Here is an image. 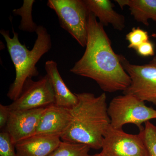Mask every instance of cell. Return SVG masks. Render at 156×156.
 I'll return each mask as SVG.
<instances>
[{
  "label": "cell",
  "instance_id": "obj_1",
  "mask_svg": "<svg viewBox=\"0 0 156 156\" xmlns=\"http://www.w3.org/2000/svg\"><path fill=\"white\" fill-rule=\"evenodd\" d=\"M70 72L94 80L104 92L125 91L131 80L123 68L120 54L115 53L104 26L90 13L88 38L83 55Z\"/></svg>",
  "mask_w": 156,
  "mask_h": 156
},
{
  "label": "cell",
  "instance_id": "obj_2",
  "mask_svg": "<svg viewBox=\"0 0 156 156\" xmlns=\"http://www.w3.org/2000/svg\"><path fill=\"white\" fill-rule=\"evenodd\" d=\"M78 103L71 109L72 121L61 140L82 144L91 149L101 148L105 133L111 126L105 92L98 96L93 93H76Z\"/></svg>",
  "mask_w": 156,
  "mask_h": 156
},
{
  "label": "cell",
  "instance_id": "obj_3",
  "mask_svg": "<svg viewBox=\"0 0 156 156\" xmlns=\"http://www.w3.org/2000/svg\"><path fill=\"white\" fill-rule=\"evenodd\" d=\"M13 37L10 36L9 30L1 29L0 33L6 42L7 48L14 65L16 76L11 84L7 96L14 101L22 92L26 81L39 75L36 65L42 56L51 49L52 41L47 29L38 26L36 33L37 38L32 50H29L25 44H22L18 38V34L13 27Z\"/></svg>",
  "mask_w": 156,
  "mask_h": 156
},
{
  "label": "cell",
  "instance_id": "obj_4",
  "mask_svg": "<svg viewBox=\"0 0 156 156\" xmlns=\"http://www.w3.org/2000/svg\"><path fill=\"white\" fill-rule=\"evenodd\" d=\"M111 126L117 129H122L126 124L135 125L142 131L143 123L156 119V110L147 106L145 101L134 95H118L114 98L108 107Z\"/></svg>",
  "mask_w": 156,
  "mask_h": 156
},
{
  "label": "cell",
  "instance_id": "obj_5",
  "mask_svg": "<svg viewBox=\"0 0 156 156\" xmlns=\"http://www.w3.org/2000/svg\"><path fill=\"white\" fill-rule=\"evenodd\" d=\"M47 5L56 13L62 28L86 47L90 12L84 0H49Z\"/></svg>",
  "mask_w": 156,
  "mask_h": 156
},
{
  "label": "cell",
  "instance_id": "obj_6",
  "mask_svg": "<svg viewBox=\"0 0 156 156\" xmlns=\"http://www.w3.org/2000/svg\"><path fill=\"white\" fill-rule=\"evenodd\" d=\"M120 58L131 80L130 86L123 91V94L134 95L156 105V56L143 65L132 64L121 54Z\"/></svg>",
  "mask_w": 156,
  "mask_h": 156
},
{
  "label": "cell",
  "instance_id": "obj_7",
  "mask_svg": "<svg viewBox=\"0 0 156 156\" xmlns=\"http://www.w3.org/2000/svg\"><path fill=\"white\" fill-rule=\"evenodd\" d=\"M103 156H149L141 133L128 134L110 126L104 136Z\"/></svg>",
  "mask_w": 156,
  "mask_h": 156
},
{
  "label": "cell",
  "instance_id": "obj_8",
  "mask_svg": "<svg viewBox=\"0 0 156 156\" xmlns=\"http://www.w3.org/2000/svg\"><path fill=\"white\" fill-rule=\"evenodd\" d=\"M55 104L54 91L46 74L38 81L28 79L18 98L8 106L11 111H23L46 108Z\"/></svg>",
  "mask_w": 156,
  "mask_h": 156
},
{
  "label": "cell",
  "instance_id": "obj_9",
  "mask_svg": "<svg viewBox=\"0 0 156 156\" xmlns=\"http://www.w3.org/2000/svg\"><path fill=\"white\" fill-rule=\"evenodd\" d=\"M46 108L27 110H10L8 122L3 131L8 132L14 145L35 134Z\"/></svg>",
  "mask_w": 156,
  "mask_h": 156
},
{
  "label": "cell",
  "instance_id": "obj_10",
  "mask_svg": "<svg viewBox=\"0 0 156 156\" xmlns=\"http://www.w3.org/2000/svg\"><path fill=\"white\" fill-rule=\"evenodd\" d=\"M71 121L70 109L52 105L45 108L34 134L61 137L69 127Z\"/></svg>",
  "mask_w": 156,
  "mask_h": 156
},
{
  "label": "cell",
  "instance_id": "obj_11",
  "mask_svg": "<svg viewBox=\"0 0 156 156\" xmlns=\"http://www.w3.org/2000/svg\"><path fill=\"white\" fill-rule=\"evenodd\" d=\"M61 141L60 136L34 134L15 144L17 156H49Z\"/></svg>",
  "mask_w": 156,
  "mask_h": 156
},
{
  "label": "cell",
  "instance_id": "obj_12",
  "mask_svg": "<svg viewBox=\"0 0 156 156\" xmlns=\"http://www.w3.org/2000/svg\"><path fill=\"white\" fill-rule=\"evenodd\" d=\"M45 69L55 94V104L69 109L75 106L78 103L77 96L65 83L58 72L56 62L48 60L45 62Z\"/></svg>",
  "mask_w": 156,
  "mask_h": 156
},
{
  "label": "cell",
  "instance_id": "obj_13",
  "mask_svg": "<svg viewBox=\"0 0 156 156\" xmlns=\"http://www.w3.org/2000/svg\"><path fill=\"white\" fill-rule=\"evenodd\" d=\"M90 13L99 20L103 26L112 25L116 30H122L126 27V19L122 14L114 10L109 0H84Z\"/></svg>",
  "mask_w": 156,
  "mask_h": 156
},
{
  "label": "cell",
  "instance_id": "obj_14",
  "mask_svg": "<svg viewBox=\"0 0 156 156\" xmlns=\"http://www.w3.org/2000/svg\"><path fill=\"white\" fill-rule=\"evenodd\" d=\"M122 9L126 6L129 7L131 15L137 22L147 26L148 20L156 22V0H117Z\"/></svg>",
  "mask_w": 156,
  "mask_h": 156
},
{
  "label": "cell",
  "instance_id": "obj_15",
  "mask_svg": "<svg viewBox=\"0 0 156 156\" xmlns=\"http://www.w3.org/2000/svg\"><path fill=\"white\" fill-rule=\"evenodd\" d=\"M35 2L34 0H24L21 8L13 10L14 15L21 16V20L19 26L20 30L30 33L36 31L38 26L34 22L32 16L33 6Z\"/></svg>",
  "mask_w": 156,
  "mask_h": 156
},
{
  "label": "cell",
  "instance_id": "obj_16",
  "mask_svg": "<svg viewBox=\"0 0 156 156\" xmlns=\"http://www.w3.org/2000/svg\"><path fill=\"white\" fill-rule=\"evenodd\" d=\"M90 149L86 144L61 140L49 156H91L89 154Z\"/></svg>",
  "mask_w": 156,
  "mask_h": 156
},
{
  "label": "cell",
  "instance_id": "obj_17",
  "mask_svg": "<svg viewBox=\"0 0 156 156\" xmlns=\"http://www.w3.org/2000/svg\"><path fill=\"white\" fill-rule=\"evenodd\" d=\"M141 133L149 156H156V126L150 121L145 123Z\"/></svg>",
  "mask_w": 156,
  "mask_h": 156
},
{
  "label": "cell",
  "instance_id": "obj_18",
  "mask_svg": "<svg viewBox=\"0 0 156 156\" xmlns=\"http://www.w3.org/2000/svg\"><path fill=\"white\" fill-rule=\"evenodd\" d=\"M149 37L146 31L139 27H133L126 36V39L129 42L128 48L136 50L140 45L149 41Z\"/></svg>",
  "mask_w": 156,
  "mask_h": 156
},
{
  "label": "cell",
  "instance_id": "obj_19",
  "mask_svg": "<svg viewBox=\"0 0 156 156\" xmlns=\"http://www.w3.org/2000/svg\"><path fill=\"white\" fill-rule=\"evenodd\" d=\"M15 150V145L8 132L2 131L0 133V156H17Z\"/></svg>",
  "mask_w": 156,
  "mask_h": 156
},
{
  "label": "cell",
  "instance_id": "obj_20",
  "mask_svg": "<svg viewBox=\"0 0 156 156\" xmlns=\"http://www.w3.org/2000/svg\"><path fill=\"white\" fill-rule=\"evenodd\" d=\"M135 50L138 55L143 57L153 56L154 55V44L150 41L140 45Z\"/></svg>",
  "mask_w": 156,
  "mask_h": 156
},
{
  "label": "cell",
  "instance_id": "obj_21",
  "mask_svg": "<svg viewBox=\"0 0 156 156\" xmlns=\"http://www.w3.org/2000/svg\"><path fill=\"white\" fill-rule=\"evenodd\" d=\"M8 105L0 104V128L2 131L5 130L9 120L10 113Z\"/></svg>",
  "mask_w": 156,
  "mask_h": 156
},
{
  "label": "cell",
  "instance_id": "obj_22",
  "mask_svg": "<svg viewBox=\"0 0 156 156\" xmlns=\"http://www.w3.org/2000/svg\"><path fill=\"white\" fill-rule=\"evenodd\" d=\"M91 156H103L100 153L96 154H95L93 155H91Z\"/></svg>",
  "mask_w": 156,
  "mask_h": 156
}]
</instances>
